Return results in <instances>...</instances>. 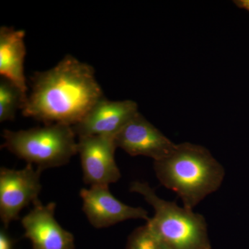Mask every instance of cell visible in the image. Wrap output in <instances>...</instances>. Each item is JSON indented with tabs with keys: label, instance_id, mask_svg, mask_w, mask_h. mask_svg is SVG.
Segmentation results:
<instances>
[{
	"label": "cell",
	"instance_id": "obj_1",
	"mask_svg": "<svg viewBox=\"0 0 249 249\" xmlns=\"http://www.w3.org/2000/svg\"><path fill=\"white\" fill-rule=\"evenodd\" d=\"M104 97L93 67L67 55L53 68L31 78L22 114L46 124L73 127Z\"/></svg>",
	"mask_w": 249,
	"mask_h": 249
},
{
	"label": "cell",
	"instance_id": "obj_2",
	"mask_svg": "<svg viewBox=\"0 0 249 249\" xmlns=\"http://www.w3.org/2000/svg\"><path fill=\"white\" fill-rule=\"evenodd\" d=\"M162 186L178 195L183 207L193 210L222 186L225 169L206 147L185 142L169 155L154 161Z\"/></svg>",
	"mask_w": 249,
	"mask_h": 249
},
{
	"label": "cell",
	"instance_id": "obj_3",
	"mask_svg": "<svg viewBox=\"0 0 249 249\" xmlns=\"http://www.w3.org/2000/svg\"><path fill=\"white\" fill-rule=\"evenodd\" d=\"M129 191L142 195L155 210L147 222L168 249H211L208 224L202 214L161 199L147 183L135 181Z\"/></svg>",
	"mask_w": 249,
	"mask_h": 249
},
{
	"label": "cell",
	"instance_id": "obj_4",
	"mask_svg": "<svg viewBox=\"0 0 249 249\" xmlns=\"http://www.w3.org/2000/svg\"><path fill=\"white\" fill-rule=\"evenodd\" d=\"M76 136L72 126L61 124L26 130L5 129L2 146L42 171L67 164L78 154Z\"/></svg>",
	"mask_w": 249,
	"mask_h": 249
},
{
	"label": "cell",
	"instance_id": "obj_5",
	"mask_svg": "<svg viewBox=\"0 0 249 249\" xmlns=\"http://www.w3.org/2000/svg\"><path fill=\"white\" fill-rule=\"evenodd\" d=\"M42 170L27 164L22 170L1 168L0 170V217L7 229L19 213L31 203L38 201L42 189Z\"/></svg>",
	"mask_w": 249,
	"mask_h": 249
},
{
	"label": "cell",
	"instance_id": "obj_6",
	"mask_svg": "<svg viewBox=\"0 0 249 249\" xmlns=\"http://www.w3.org/2000/svg\"><path fill=\"white\" fill-rule=\"evenodd\" d=\"M114 137L87 136L78 137L83 179L93 186H108L120 179L121 174L115 160Z\"/></svg>",
	"mask_w": 249,
	"mask_h": 249
},
{
	"label": "cell",
	"instance_id": "obj_7",
	"mask_svg": "<svg viewBox=\"0 0 249 249\" xmlns=\"http://www.w3.org/2000/svg\"><path fill=\"white\" fill-rule=\"evenodd\" d=\"M116 147L128 155L161 160L173 151L176 143L138 112L114 137Z\"/></svg>",
	"mask_w": 249,
	"mask_h": 249
},
{
	"label": "cell",
	"instance_id": "obj_8",
	"mask_svg": "<svg viewBox=\"0 0 249 249\" xmlns=\"http://www.w3.org/2000/svg\"><path fill=\"white\" fill-rule=\"evenodd\" d=\"M80 196L83 210L90 224L96 229L115 225L128 219H150L148 213L142 207L124 204L113 196L108 186H93L83 188Z\"/></svg>",
	"mask_w": 249,
	"mask_h": 249
},
{
	"label": "cell",
	"instance_id": "obj_9",
	"mask_svg": "<svg viewBox=\"0 0 249 249\" xmlns=\"http://www.w3.org/2000/svg\"><path fill=\"white\" fill-rule=\"evenodd\" d=\"M55 203L43 205L36 201L34 209L22 219L24 237L34 249H74V237L55 219Z\"/></svg>",
	"mask_w": 249,
	"mask_h": 249
},
{
	"label": "cell",
	"instance_id": "obj_10",
	"mask_svg": "<svg viewBox=\"0 0 249 249\" xmlns=\"http://www.w3.org/2000/svg\"><path fill=\"white\" fill-rule=\"evenodd\" d=\"M138 112V105L133 101H111L104 97L90 109L78 124L73 126V129L78 137H115Z\"/></svg>",
	"mask_w": 249,
	"mask_h": 249
},
{
	"label": "cell",
	"instance_id": "obj_11",
	"mask_svg": "<svg viewBox=\"0 0 249 249\" xmlns=\"http://www.w3.org/2000/svg\"><path fill=\"white\" fill-rule=\"evenodd\" d=\"M25 31L14 28L0 29V74L11 82L28 97L27 80L24 75L26 46Z\"/></svg>",
	"mask_w": 249,
	"mask_h": 249
},
{
	"label": "cell",
	"instance_id": "obj_12",
	"mask_svg": "<svg viewBox=\"0 0 249 249\" xmlns=\"http://www.w3.org/2000/svg\"><path fill=\"white\" fill-rule=\"evenodd\" d=\"M27 98L16 85L9 80L0 82V121L14 120L16 111L22 109Z\"/></svg>",
	"mask_w": 249,
	"mask_h": 249
},
{
	"label": "cell",
	"instance_id": "obj_13",
	"mask_svg": "<svg viewBox=\"0 0 249 249\" xmlns=\"http://www.w3.org/2000/svg\"><path fill=\"white\" fill-rule=\"evenodd\" d=\"M125 249H168L161 241L145 224L132 231L127 239Z\"/></svg>",
	"mask_w": 249,
	"mask_h": 249
},
{
	"label": "cell",
	"instance_id": "obj_14",
	"mask_svg": "<svg viewBox=\"0 0 249 249\" xmlns=\"http://www.w3.org/2000/svg\"><path fill=\"white\" fill-rule=\"evenodd\" d=\"M14 243V240L7 231L5 229H1L0 231V249H13Z\"/></svg>",
	"mask_w": 249,
	"mask_h": 249
},
{
	"label": "cell",
	"instance_id": "obj_15",
	"mask_svg": "<svg viewBox=\"0 0 249 249\" xmlns=\"http://www.w3.org/2000/svg\"><path fill=\"white\" fill-rule=\"evenodd\" d=\"M234 2L240 9L247 10L249 12V0H237Z\"/></svg>",
	"mask_w": 249,
	"mask_h": 249
}]
</instances>
